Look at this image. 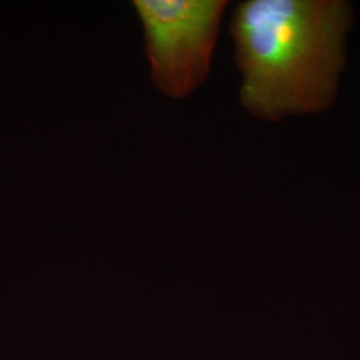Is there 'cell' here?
Segmentation results:
<instances>
[{
  "mask_svg": "<svg viewBox=\"0 0 360 360\" xmlns=\"http://www.w3.org/2000/svg\"><path fill=\"white\" fill-rule=\"evenodd\" d=\"M351 6L340 0H247L231 32L240 102L266 120L319 112L334 102Z\"/></svg>",
  "mask_w": 360,
  "mask_h": 360,
  "instance_id": "1",
  "label": "cell"
},
{
  "mask_svg": "<svg viewBox=\"0 0 360 360\" xmlns=\"http://www.w3.org/2000/svg\"><path fill=\"white\" fill-rule=\"evenodd\" d=\"M227 1L135 0L156 87L171 98L196 90L210 72Z\"/></svg>",
  "mask_w": 360,
  "mask_h": 360,
  "instance_id": "2",
  "label": "cell"
}]
</instances>
